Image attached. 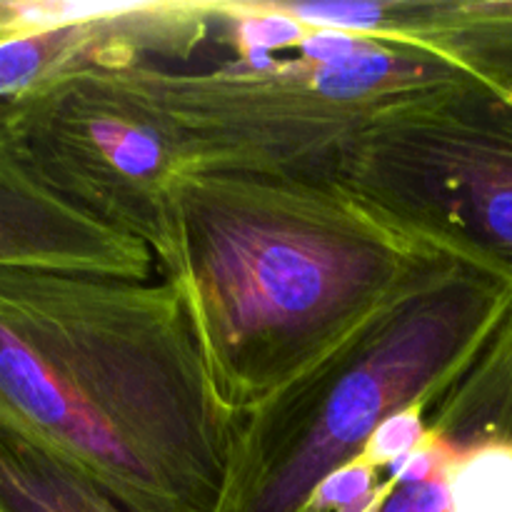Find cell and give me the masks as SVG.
Listing matches in <instances>:
<instances>
[{
  "mask_svg": "<svg viewBox=\"0 0 512 512\" xmlns=\"http://www.w3.org/2000/svg\"><path fill=\"white\" fill-rule=\"evenodd\" d=\"M0 423L130 512H218L235 415L163 275L0 270Z\"/></svg>",
  "mask_w": 512,
  "mask_h": 512,
  "instance_id": "1",
  "label": "cell"
},
{
  "mask_svg": "<svg viewBox=\"0 0 512 512\" xmlns=\"http://www.w3.org/2000/svg\"><path fill=\"white\" fill-rule=\"evenodd\" d=\"M440 253L333 170H195L155 263L238 423Z\"/></svg>",
  "mask_w": 512,
  "mask_h": 512,
  "instance_id": "2",
  "label": "cell"
},
{
  "mask_svg": "<svg viewBox=\"0 0 512 512\" xmlns=\"http://www.w3.org/2000/svg\"><path fill=\"white\" fill-rule=\"evenodd\" d=\"M510 308V280L458 255L430 258L353 335L240 415L218 512H303L390 415L450 388Z\"/></svg>",
  "mask_w": 512,
  "mask_h": 512,
  "instance_id": "3",
  "label": "cell"
},
{
  "mask_svg": "<svg viewBox=\"0 0 512 512\" xmlns=\"http://www.w3.org/2000/svg\"><path fill=\"white\" fill-rule=\"evenodd\" d=\"M335 178L435 248L512 283V95L478 73L385 110Z\"/></svg>",
  "mask_w": 512,
  "mask_h": 512,
  "instance_id": "4",
  "label": "cell"
},
{
  "mask_svg": "<svg viewBox=\"0 0 512 512\" xmlns=\"http://www.w3.org/2000/svg\"><path fill=\"white\" fill-rule=\"evenodd\" d=\"M0 270L153 278L155 255L50 188L0 135Z\"/></svg>",
  "mask_w": 512,
  "mask_h": 512,
  "instance_id": "5",
  "label": "cell"
},
{
  "mask_svg": "<svg viewBox=\"0 0 512 512\" xmlns=\"http://www.w3.org/2000/svg\"><path fill=\"white\" fill-rule=\"evenodd\" d=\"M193 5L115 3L90 18L0 38V103L60 83L70 75L110 68V55L130 65L140 45L185 43L195 33Z\"/></svg>",
  "mask_w": 512,
  "mask_h": 512,
  "instance_id": "6",
  "label": "cell"
},
{
  "mask_svg": "<svg viewBox=\"0 0 512 512\" xmlns=\"http://www.w3.org/2000/svg\"><path fill=\"white\" fill-rule=\"evenodd\" d=\"M0 512H130L25 435L0 423Z\"/></svg>",
  "mask_w": 512,
  "mask_h": 512,
  "instance_id": "7",
  "label": "cell"
},
{
  "mask_svg": "<svg viewBox=\"0 0 512 512\" xmlns=\"http://www.w3.org/2000/svg\"><path fill=\"white\" fill-rule=\"evenodd\" d=\"M408 40L450 55L512 95V3H423Z\"/></svg>",
  "mask_w": 512,
  "mask_h": 512,
  "instance_id": "8",
  "label": "cell"
},
{
  "mask_svg": "<svg viewBox=\"0 0 512 512\" xmlns=\"http://www.w3.org/2000/svg\"><path fill=\"white\" fill-rule=\"evenodd\" d=\"M443 478L448 512H512V443L458 450Z\"/></svg>",
  "mask_w": 512,
  "mask_h": 512,
  "instance_id": "9",
  "label": "cell"
},
{
  "mask_svg": "<svg viewBox=\"0 0 512 512\" xmlns=\"http://www.w3.org/2000/svg\"><path fill=\"white\" fill-rule=\"evenodd\" d=\"M428 440L430 433L428 423H425V405H413V408L390 415L375 430L360 458L373 465V468H390L400 458H408L415 450L423 448Z\"/></svg>",
  "mask_w": 512,
  "mask_h": 512,
  "instance_id": "10",
  "label": "cell"
},
{
  "mask_svg": "<svg viewBox=\"0 0 512 512\" xmlns=\"http://www.w3.org/2000/svg\"><path fill=\"white\" fill-rule=\"evenodd\" d=\"M378 485V468H373V465L365 463L363 458H358L353 460V463L343 465V468L333 470V473L318 485V490H315L313 498L308 500L303 512H330L345 508V505L355 503V500L373 493Z\"/></svg>",
  "mask_w": 512,
  "mask_h": 512,
  "instance_id": "11",
  "label": "cell"
},
{
  "mask_svg": "<svg viewBox=\"0 0 512 512\" xmlns=\"http://www.w3.org/2000/svg\"><path fill=\"white\" fill-rule=\"evenodd\" d=\"M380 512H448L445 478L440 475V478L425 480V483H395Z\"/></svg>",
  "mask_w": 512,
  "mask_h": 512,
  "instance_id": "12",
  "label": "cell"
}]
</instances>
